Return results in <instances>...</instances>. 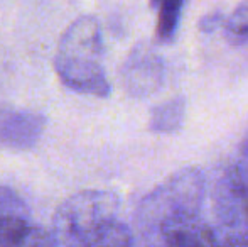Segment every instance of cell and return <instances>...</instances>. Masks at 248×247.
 I'll list each match as a JSON object with an SVG mask.
<instances>
[{"mask_svg": "<svg viewBox=\"0 0 248 247\" xmlns=\"http://www.w3.org/2000/svg\"><path fill=\"white\" fill-rule=\"evenodd\" d=\"M166 247H218L216 232L201 215H177L159 227Z\"/></svg>", "mask_w": 248, "mask_h": 247, "instance_id": "6", "label": "cell"}, {"mask_svg": "<svg viewBox=\"0 0 248 247\" xmlns=\"http://www.w3.org/2000/svg\"><path fill=\"white\" fill-rule=\"evenodd\" d=\"M157 9L155 36L160 43H170L176 37L186 0H150Z\"/></svg>", "mask_w": 248, "mask_h": 247, "instance_id": "9", "label": "cell"}, {"mask_svg": "<svg viewBox=\"0 0 248 247\" xmlns=\"http://www.w3.org/2000/svg\"><path fill=\"white\" fill-rule=\"evenodd\" d=\"M223 33L226 41L233 46L248 43V0H242L223 20Z\"/></svg>", "mask_w": 248, "mask_h": 247, "instance_id": "12", "label": "cell"}, {"mask_svg": "<svg viewBox=\"0 0 248 247\" xmlns=\"http://www.w3.org/2000/svg\"><path fill=\"white\" fill-rule=\"evenodd\" d=\"M206 178L194 166L177 169L140 201L137 224L142 231H159L160 224L177 215H201Z\"/></svg>", "mask_w": 248, "mask_h": 247, "instance_id": "2", "label": "cell"}, {"mask_svg": "<svg viewBox=\"0 0 248 247\" xmlns=\"http://www.w3.org/2000/svg\"><path fill=\"white\" fill-rule=\"evenodd\" d=\"M103 36L95 16H79L58 43L54 68L64 86L79 95L107 99L111 85L101 65Z\"/></svg>", "mask_w": 248, "mask_h": 247, "instance_id": "1", "label": "cell"}, {"mask_svg": "<svg viewBox=\"0 0 248 247\" xmlns=\"http://www.w3.org/2000/svg\"><path fill=\"white\" fill-rule=\"evenodd\" d=\"M31 227L27 214L0 212V247H20Z\"/></svg>", "mask_w": 248, "mask_h": 247, "instance_id": "10", "label": "cell"}, {"mask_svg": "<svg viewBox=\"0 0 248 247\" xmlns=\"http://www.w3.org/2000/svg\"><path fill=\"white\" fill-rule=\"evenodd\" d=\"M216 241L218 247H248V227H218Z\"/></svg>", "mask_w": 248, "mask_h": 247, "instance_id": "13", "label": "cell"}, {"mask_svg": "<svg viewBox=\"0 0 248 247\" xmlns=\"http://www.w3.org/2000/svg\"><path fill=\"white\" fill-rule=\"evenodd\" d=\"M20 247H58L56 246V239L51 231L41 227H31L27 232L26 239L22 241Z\"/></svg>", "mask_w": 248, "mask_h": 247, "instance_id": "14", "label": "cell"}, {"mask_svg": "<svg viewBox=\"0 0 248 247\" xmlns=\"http://www.w3.org/2000/svg\"><path fill=\"white\" fill-rule=\"evenodd\" d=\"M46 120L31 110L0 109V146L10 149H29L41 139Z\"/></svg>", "mask_w": 248, "mask_h": 247, "instance_id": "5", "label": "cell"}, {"mask_svg": "<svg viewBox=\"0 0 248 247\" xmlns=\"http://www.w3.org/2000/svg\"><path fill=\"white\" fill-rule=\"evenodd\" d=\"M120 198L108 190H85L66 198L52 218L56 246L68 247L117 218Z\"/></svg>", "mask_w": 248, "mask_h": 247, "instance_id": "3", "label": "cell"}, {"mask_svg": "<svg viewBox=\"0 0 248 247\" xmlns=\"http://www.w3.org/2000/svg\"><path fill=\"white\" fill-rule=\"evenodd\" d=\"M186 117V99L174 97L170 100L159 103L150 112L149 129L157 134H170L181 129Z\"/></svg>", "mask_w": 248, "mask_h": 247, "instance_id": "8", "label": "cell"}, {"mask_svg": "<svg viewBox=\"0 0 248 247\" xmlns=\"http://www.w3.org/2000/svg\"><path fill=\"white\" fill-rule=\"evenodd\" d=\"M134 235L127 224L118 222L117 218L101 225L96 231L90 232L81 241L68 247H132Z\"/></svg>", "mask_w": 248, "mask_h": 247, "instance_id": "7", "label": "cell"}, {"mask_svg": "<svg viewBox=\"0 0 248 247\" xmlns=\"http://www.w3.org/2000/svg\"><path fill=\"white\" fill-rule=\"evenodd\" d=\"M225 175L230 185L242 195L248 197V124L238 144L235 159L225 168Z\"/></svg>", "mask_w": 248, "mask_h": 247, "instance_id": "11", "label": "cell"}, {"mask_svg": "<svg viewBox=\"0 0 248 247\" xmlns=\"http://www.w3.org/2000/svg\"><path fill=\"white\" fill-rule=\"evenodd\" d=\"M166 76V65L155 49L147 43H139L128 53L120 69L125 92L135 99H145L160 90Z\"/></svg>", "mask_w": 248, "mask_h": 247, "instance_id": "4", "label": "cell"}, {"mask_svg": "<svg viewBox=\"0 0 248 247\" xmlns=\"http://www.w3.org/2000/svg\"><path fill=\"white\" fill-rule=\"evenodd\" d=\"M219 24H223V12L215 10V12H208L206 16H202L198 22V27L201 33L209 34V33H213Z\"/></svg>", "mask_w": 248, "mask_h": 247, "instance_id": "15", "label": "cell"}]
</instances>
